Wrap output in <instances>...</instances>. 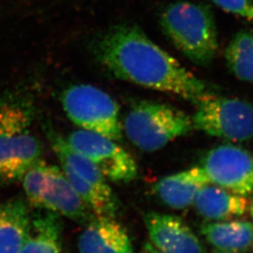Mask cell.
Segmentation results:
<instances>
[{
  "instance_id": "cell-1",
  "label": "cell",
  "mask_w": 253,
  "mask_h": 253,
  "mask_svg": "<svg viewBox=\"0 0 253 253\" xmlns=\"http://www.w3.org/2000/svg\"><path fill=\"white\" fill-rule=\"evenodd\" d=\"M100 65L116 78L198 103L213 95L208 84L132 25L111 27L94 43Z\"/></svg>"
},
{
  "instance_id": "cell-2",
  "label": "cell",
  "mask_w": 253,
  "mask_h": 253,
  "mask_svg": "<svg viewBox=\"0 0 253 253\" xmlns=\"http://www.w3.org/2000/svg\"><path fill=\"white\" fill-rule=\"evenodd\" d=\"M163 33L191 62L208 66L217 52V26L207 6L189 1L170 4L161 15Z\"/></svg>"
},
{
  "instance_id": "cell-3",
  "label": "cell",
  "mask_w": 253,
  "mask_h": 253,
  "mask_svg": "<svg viewBox=\"0 0 253 253\" xmlns=\"http://www.w3.org/2000/svg\"><path fill=\"white\" fill-rule=\"evenodd\" d=\"M29 109L17 102H0V179L21 180L42 155V145L31 130Z\"/></svg>"
},
{
  "instance_id": "cell-4",
  "label": "cell",
  "mask_w": 253,
  "mask_h": 253,
  "mask_svg": "<svg viewBox=\"0 0 253 253\" xmlns=\"http://www.w3.org/2000/svg\"><path fill=\"white\" fill-rule=\"evenodd\" d=\"M27 202L33 208L87 224L96 217L57 166L39 161L22 177Z\"/></svg>"
},
{
  "instance_id": "cell-5",
  "label": "cell",
  "mask_w": 253,
  "mask_h": 253,
  "mask_svg": "<svg viewBox=\"0 0 253 253\" xmlns=\"http://www.w3.org/2000/svg\"><path fill=\"white\" fill-rule=\"evenodd\" d=\"M192 118L172 105L143 100L126 114L123 128L139 149L154 152L193 128Z\"/></svg>"
},
{
  "instance_id": "cell-6",
  "label": "cell",
  "mask_w": 253,
  "mask_h": 253,
  "mask_svg": "<svg viewBox=\"0 0 253 253\" xmlns=\"http://www.w3.org/2000/svg\"><path fill=\"white\" fill-rule=\"evenodd\" d=\"M61 101L75 125L115 141L121 139L119 107L106 92L90 84H75L64 90Z\"/></svg>"
},
{
  "instance_id": "cell-7",
  "label": "cell",
  "mask_w": 253,
  "mask_h": 253,
  "mask_svg": "<svg viewBox=\"0 0 253 253\" xmlns=\"http://www.w3.org/2000/svg\"><path fill=\"white\" fill-rule=\"evenodd\" d=\"M193 126L208 135L233 142L253 138V105L235 98L211 95L197 103Z\"/></svg>"
},
{
  "instance_id": "cell-8",
  "label": "cell",
  "mask_w": 253,
  "mask_h": 253,
  "mask_svg": "<svg viewBox=\"0 0 253 253\" xmlns=\"http://www.w3.org/2000/svg\"><path fill=\"white\" fill-rule=\"evenodd\" d=\"M66 140L74 150L94 163L106 179L129 183L137 177L134 159L115 140L85 129L73 131Z\"/></svg>"
},
{
  "instance_id": "cell-9",
  "label": "cell",
  "mask_w": 253,
  "mask_h": 253,
  "mask_svg": "<svg viewBox=\"0 0 253 253\" xmlns=\"http://www.w3.org/2000/svg\"><path fill=\"white\" fill-rule=\"evenodd\" d=\"M209 181L236 194L253 193V155L233 145H218L203 159Z\"/></svg>"
},
{
  "instance_id": "cell-10",
  "label": "cell",
  "mask_w": 253,
  "mask_h": 253,
  "mask_svg": "<svg viewBox=\"0 0 253 253\" xmlns=\"http://www.w3.org/2000/svg\"><path fill=\"white\" fill-rule=\"evenodd\" d=\"M144 221L150 242L162 253H205L201 240L179 217L147 212Z\"/></svg>"
},
{
  "instance_id": "cell-11",
  "label": "cell",
  "mask_w": 253,
  "mask_h": 253,
  "mask_svg": "<svg viewBox=\"0 0 253 253\" xmlns=\"http://www.w3.org/2000/svg\"><path fill=\"white\" fill-rule=\"evenodd\" d=\"M79 253H134L126 229L116 218L95 217L78 240Z\"/></svg>"
},
{
  "instance_id": "cell-12",
  "label": "cell",
  "mask_w": 253,
  "mask_h": 253,
  "mask_svg": "<svg viewBox=\"0 0 253 253\" xmlns=\"http://www.w3.org/2000/svg\"><path fill=\"white\" fill-rule=\"evenodd\" d=\"M209 183L205 170L194 167L163 177L156 183L154 191L165 206L181 210L191 206L198 191Z\"/></svg>"
},
{
  "instance_id": "cell-13",
  "label": "cell",
  "mask_w": 253,
  "mask_h": 253,
  "mask_svg": "<svg viewBox=\"0 0 253 253\" xmlns=\"http://www.w3.org/2000/svg\"><path fill=\"white\" fill-rule=\"evenodd\" d=\"M192 205L201 217L220 221L244 215L249 201L246 196L209 183L198 191Z\"/></svg>"
},
{
  "instance_id": "cell-14",
  "label": "cell",
  "mask_w": 253,
  "mask_h": 253,
  "mask_svg": "<svg viewBox=\"0 0 253 253\" xmlns=\"http://www.w3.org/2000/svg\"><path fill=\"white\" fill-rule=\"evenodd\" d=\"M31 221L29 209L22 199L0 204V253H20Z\"/></svg>"
},
{
  "instance_id": "cell-15",
  "label": "cell",
  "mask_w": 253,
  "mask_h": 253,
  "mask_svg": "<svg viewBox=\"0 0 253 253\" xmlns=\"http://www.w3.org/2000/svg\"><path fill=\"white\" fill-rule=\"evenodd\" d=\"M200 232L208 243L223 252H246L253 246V223L245 220L208 222Z\"/></svg>"
},
{
  "instance_id": "cell-16",
  "label": "cell",
  "mask_w": 253,
  "mask_h": 253,
  "mask_svg": "<svg viewBox=\"0 0 253 253\" xmlns=\"http://www.w3.org/2000/svg\"><path fill=\"white\" fill-rule=\"evenodd\" d=\"M20 253H63L59 216L46 211L31 217L27 239Z\"/></svg>"
},
{
  "instance_id": "cell-17",
  "label": "cell",
  "mask_w": 253,
  "mask_h": 253,
  "mask_svg": "<svg viewBox=\"0 0 253 253\" xmlns=\"http://www.w3.org/2000/svg\"><path fill=\"white\" fill-rule=\"evenodd\" d=\"M227 66L242 81L253 84V31L236 33L225 51Z\"/></svg>"
},
{
  "instance_id": "cell-18",
  "label": "cell",
  "mask_w": 253,
  "mask_h": 253,
  "mask_svg": "<svg viewBox=\"0 0 253 253\" xmlns=\"http://www.w3.org/2000/svg\"><path fill=\"white\" fill-rule=\"evenodd\" d=\"M218 8L253 23V0H211Z\"/></svg>"
},
{
  "instance_id": "cell-19",
  "label": "cell",
  "mask_w": 253,
  "mask_h": 253,
  "mask_svg": "<svg viewBox=\"0 0 253 253\" xmlns=\"http://www.w3.org/2000/svg\"><path fill=\"white\" fill-rule=\"evenodd\" d=\"M141 253H160L157 249H155L151 243H146L143 248V251Z\"/></svg>"
},
{
  "instance_id": "cell-20",
  "label": "cell",
  "mask_w": 253,
  "mask_h": 253,
  "mask_svg": "<svg viewBox=\"0 0 253 253\" xmlns=\"http://www.w3.org/2000/svg\"><path fill=\"white\" fill-rule=\"evenodd\" d=\"M250 212H251L252 217H253V202H252V204H251V207H250Z\"/></svg>"
},
{
  "instance_id": "cell-21",
  "label": "cell",
  "mask_w": 253,
  "mask_h": 253,
  "mask_svg": "<svg viewBox=\"0 0 253 253\" xmlns=\"http://www.w3.org/2000/svg\"><path fill=\"white\" fill-rule=\"evenodd\" d=\"M213 253H231V252H223V251H219V252H215Z\"/></svg>"
}]
</instances>
